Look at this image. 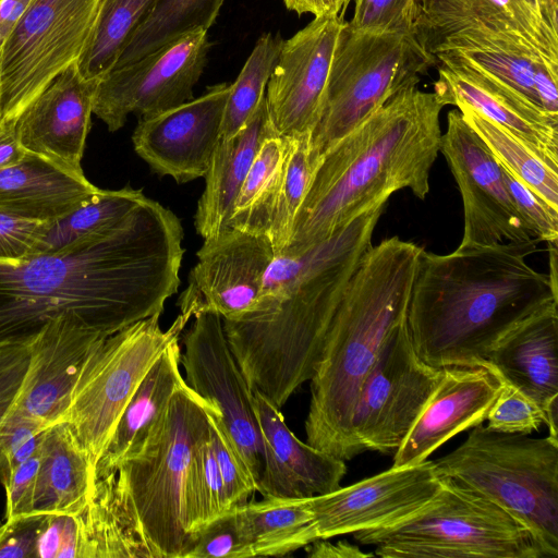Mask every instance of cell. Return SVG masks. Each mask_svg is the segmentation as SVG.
<instances>
[{"label":"cell","mask_w":558,"mask_h":558,"mask_svg":"<svg viewBox=\"0 0 558 558\" xmlns=\"http://www.w3.org/2000/svg\"><path fill=\"white\" fill-rule=\"evenodd\" d=\"M254 403L264 442L262 496L308 498L338 489L347 473L343 460L301 441L281 410L260 391Z\"/></svg>","instance_id":"d4e9b609"},{"label":"cell","mask_w":558,"mask_h":558,"mask_svg":"<svg viewBox=\"0 0 558 558\" xmlns=\"http://www.w3.org/2000/svg\"><path fill=\"white\" fill-rule=\"evenodd\" d=\"M424 508L393 525L353 533L383 558H543L531 533L495 504L446 481Z\"/></svg>","instance_id":"ba28073f"},{"label":"cell","mask_w":558,"mask_h":558,"mask_svg":"<svg viewBox=\"0 0 558 558\" xmlns=\"http://www.w3.org/2000/svg\"><path fill=\"white\" fill-rule=\"evenodd\" d=\"M432 64L412 34L359 32L345 22L333 53L322 113L311 135L314 169L336 142L389 98L417 85Z\"/></svg>","instance_id":"9c48e42d"},{"label":"cell","mask_w":558,"mask_h":558,"mask_svg":"<svg viewBox=\"0 0 558 558\" xmlns=\"http://www.w3.org/2000/svg\"><path fill=\"white\" fill-rule=\"evenodd\" d=\"M537 32L554 47L558 48V33H555L543 17L539 0H520Z\"/></svg>","instance_id":"9f6ffc18"},{"label":"cell","mask_w":558,"mask_h":558,"mask_svg":"<svg viewBox=\"0 0 558 558\" xmlns=\"http://www.w3.org/2000/svg\"><path fill=\"white\" fill-rule=\"evenodd\" d=\"M230 85L211 86L197 98L140 118L132 142L136 154L160 177L182 184L204 178L216 145Z\"/></svg>","instance_id":"ffe728a7"},{"label":"cell","mask_w":558,"mask_h":558,"mask_svg":"<svg viewBox=\"0 0 558 558\" xmlns=\"http://www.w3.org/2000/svg\"><path fill=\"white\" fill-rule=\"evenodd\" d=\"M254 557L239 520L236 507L226 510L204 525L193 537L184 558Z\"/></svg>","instance_id":"60d3db41"},{"label":"cell","mask_w":558,"mask_h":558,"mask_svg":"<svg viewBox=\"0 0 558 558\" xmlns=\"http://www.w3.org/2000/svg\"><path fill=\"white\" fill-rule=\"evenodd\" d=\"M39 464L40 447L33 456L11 470L3 483L7 497L4 520L34 513Z\"/></svg>","instance_id":"c3c4849f"},{"label":"cell","mask_w":558,"mask_h":558,"mask_svg":"<svg viewBox=\"0 0 558 558\" xmlns=\"http://www.w3.org/2000/svg\"><path fill=\"white\" fill-rule=\"evenodd\" d=\"M486 421V427L492 430L529 435L545 423V414L536 402L519 389L502 383Z\"/></svg>","instance_id":"7bdbcfd3"},{"label":"cell","mask_w":558,"mask_h":558,"mask_svg":"<svg viewBox=\"0 0 558 558\" xmlns=\"http://www.w3.org/2000/svg\"><path fill=\"white\" fill-rule=\"evenodd\" d=\"M160 315L137 320L106 337L81 371L63 421L71 426L94 470L136 388L193 317L191 312L181 311L162 330Z\"/></svg>","instance_id":"30bf717a"},{"label":"cell","mask_w":558,"mask_h":558,"mask_svg":"<svg viewBox=\"0 0 558 558\" xmlns=\"http://www.w3.org/2000/svg\"><path fill=\"white\" fill-rule=\"evenodd\" d=\"M106 337L66 315L31 338L0 344V429L62 421L87 357Z\"/></svg>","instance_id":"8fae6325"},{"label":"cell","mask_w":558,"mask_h":558,"mask_svg":"<svg viewBox=\"0 0 558 558\" xmlns=\"http://www.w3.org/2000/svg\"><path fill=\"white\" fill-rule=\"evenodd\" d=\"M99 0H35L0 46L3 124L23 110L65 68L76 62Z\"/></svg>","instance_id":"7c38bea8"},{"label":"cell","mask_w":558,"mask_h":558,"mask_svg":"<svg viewBox=\"0 0 558 558\" xmlns=\"http://www.w3.org/2000/svg\"><path fill=\"white\" fill-rule=\"evenodd\" d=\"M46 428L48 427L35 421H20L0 429V484L8 478L19 448Z\"/></svg>","instance_id":"f907efd6"},{"label":"cell","mask_w":558,"mask_h":558,"mask_svg":"<svg viewBox=\"0 0 558 558\" xmlns=\"http://www.w3.org/2000/svg\"><path fill=\"white\" fill-rule=\"evenodd\" d=\"M26 153L19 143L15 125H3L0 130V169L20 162Z\"/></svg>","instance_id":"11a10c76"},{"label":"cell","mask_w":558,"mask_h":558,"mask_svg":"<svg viewBox=\"0 0 558 558\" xmlns=\"http://www.w3.org/2000/svg\"><path fill=\"white\" fill-rule=\"evenodd\" d=\"M181 353L179 340L174 341L149 368L95 466L96 478L116 472L125 458L140 449L173 393L186 384L180 371Z\"/></svg>","instance_id":"f546056e"},{"label":"cell","mask_w":558,"mask_h":558,"mask_svg":"<svg viewBox=\"0 0 558 558\" xmlns=\"http://www.w3.org/2000/svg\"><path fill=\"white\" fill-rule=\"evenodd\" d=\"M44 515L32 513L5 520L0 525V558H36Z\"/></svg>","instance_id":"681fc988"},{"label":"cell","mask_w":558,"mask_h":558,"mask_svg":"<svg viewBox=\"0 0 558 558\" xmlns=\"http://www.w3.org/2000/svg\"><path fill=\"white\" fill-rule=\"evenodd\" d=\"M311 135L304 133L284 137V156L271 195L267 220V236L276 254L283 251L290 242L296 213L314 172Z\"/></svg>","instance_id":"8d00e7d4"},{"label":"cell","mask_w":558,"mask_h":558,"mask_svg":"<svg viewBox=\"0 0 558 558\" xmlns=\"http://www.w3.org/2000/svg\"><path fill=\"white\" fill-rule=\"evenodd\" d=\"M283 40L280 35L263 34L230 85L221 123V137L239 132L265 96L269 77L278 61Z\"/></svg>","instance_id":"f35d334b"},{"label":"cell","mask_w":558,"mask_h":558,"mask_svg":"<svg viewBox=\"0 0 558 558\" xmlns=\"http://www.w3.org/2000/svg\"><path fill=\"white\" fill-rule=\"evenodd\" d=\"M541 241L422 251L408 328L418 356L436 368L485 367L492 348L522 320L557 302L558 288L526 257Z\"/></svg>","instance_id":"3957f363"},{"label":"cell","mask_w":558,"mask_h":558,"mask_svg":"<svg viewBox=\"0 0 558 558\" xmlns=\"http://www.w3.org/2000/svg\"><path fill=\"white\" fill-rule=\"evenodd\" d=\"M209 46L207 31H194L136 61L111 69L96 84L93 113L116 132L131 113L148 118L193 99Z\"/></svg>","instance_id":"9a60e30c"},{"label":"cell","mask_w":558,"mask_h":558,"mask_svg":"<svg viewBox=\"0 0 558 558\" xmlns=\"http://www.w3.org/2000/svg\"><path fill=\"white\" fill-rule=\"evenodd\" d=\"M501 169L514 206L534 236L547 243L558 242V209L536 195L502 166Z\"/></svg>","instance_id":"f6af8a7d"},{"label":"cell","mask_w":558,"mask_h":558,"mask_svg":"<svg viewBox=\"0 0 558 558\" xmlns=\"http://www.w3.org/2000/svg\"><path fill=\"white\" fill-rule=\"evenodd\" d=\"M344 25L343 13L315 16L283 41L265 90L269 120L277 135L287 137L314 131Z\"/></svg>","instance_id":"e0dca14e"},{"label":"cell","mask_w":558,"mask_h":558,"mask_svg":"<svg viewBox=\"0 0 558 558\" xmlns=\"http://www.w3.org/2000/svg\"><path fill=\"white\" fill-rule=\"evenodd\" d=\"M3 111H2V101H1V80H0V130L3 128Z\"/></svg>","instance_id":"680465c9"},{"label":"cell","mask_w":558,"mask_h":558,"mask_svg":"<svg viewBox=\"0 0 558 558\" xmlns=\"http://www.w3.org/2000/svg\"><path fill=\"white\" fill-rule=\"evenodd\" d=\"M182 240L180 219L146 197L90 244L0 262V344L31 338L66 315L110 336L161 314L180 286Z\"/></svg>","instance_id":"6da1fadb"},{"label":"cell","mask_w":558,"mask_h":558,"mask_svg":"<svg viewBox=\"0 0 558 558\" xmlns=\"http://www.w3.org/2000/svg\"><path fill=\"white\" fill-rule=\"evenodd\" d=\"M433 463L441 481L495 504L520 522L543 558L558 556V438L500 433L480 424Z\"/></svg>","instance_id":"8992f818"},{"label":"cell","mask_w":558,"mask_h":558,"mask_svg":"<svg viewBox=\"0 0 558 558\" xmlns=\"http://www.w3.org/2000/svg\"><path fill=\"white\" fill-rule=\"evenodd\" d=\"M276 134L265 96L244 126L219 138L205 174V189L194 217L196 232L214 239L230 229L234 201L265 138Z\"/></svg>","instance_id":"4316f807"},{"label":"cell","mask_w":558,"mask_h":558,"mask_svg":"<svg viewBox=\"0 0 558 558\" xmlns=\"http://www.w3.org/2000/svg\"><path fill=\"white\" fill-rule=\"evenodd\" d=\"M463 120L490 149L497 161L520 182L558 209V162L466 107L458 108Z\"/></svg>","instance_id":"e575fe53"},{"label":"cell","mask_w":558,"mask_h":558,"mask_svg":"<svg viewBox=\"0 0 558 558\" xmlns=\"http://www.w3.org/2000/svg\"><path fill=\"white\" fill-rule=\"evenodd\" d=\"M182 509L186 530L192 541L204 525L229 509L209 432L195 446L187 464L182 493Z\"/></svg>","instance_id":"ab89813d"},{"label":"cell","mask_w":558,"mask_h":558,"mask_svg":"<svg viewBox=\"0 0 558 558\" xmlns=\"http://www.w3.org/2000/svg\"><path fill=\"white\" fill-rule=\"evenodd\" d=\"M558 303L535 312L492 348L486 368L536 402L549 430L558 417Z\"/></svg>","instance_id":"484cf974"},{"label":"cell","mask_w":558,"mask_h":558,"mask_svg":"<svg viewBox=\"0 0 558 558\" xmlns=\"http://www.w3.org/2000/svg\"><path fill=\"white\" fill-rule=\"evenodd\" d=\"M75 518L78 558H155L116 472L95 480Z\"/></svg>","instance_id":"f1b7e54d"},{"label":"cell","mask_w":558,"mask_h":558,"mask_svg":"<svg viewBox=\"0 0 558 558\" xmlns=\"http://www.w3.org/2000/svg\"><path fill=\"white\" fill-rule=\"evenodd\" d=\"M416 0H355L348 26L367 33L413 34Z\"/></svg>","instance_id":"ee69618b"},{"label":"cell","mask_w":558,"mask_h":558,"mask_svg":"<svg viewBox=\"0 0 558 558\" xmlns=\"http://www.w3.org/2000/svg\"><path fill=\"white\" fill-rule=\"evenodd\" d=\"M216 414L218 413H209V439L223 484L227 505L231 509L246 504L256 492V486Z\"/></svg>","instance_id":"b9f144b4"},{"label":"cell","mask_w":558,"mask_h":558,"mask_svg":"<svg viewBox=\"0 0 558 558\" xmlns=\"http://www.w3.org/2000/svg\"><path fill=\"white\" fill-rule=\"evenodd\" d=\"M444 107L434 92L409 86L336 142L319 158L280 253H302L327 240L399 190L424 199L440 151Z\"/></svg>","instance_id":"277c9868"},{"label":"cell","mask_w":558,"mask_h":558,"mask_svg":"<svg viewBox=\"0 0 558 558\" xmlns=\"http://www.w3.org/2000/svg\"><path fill=\"white\" fill-rule=\"evenodd\" d=\"M142 189L99 190L68 215L50 221L37 254L74 251L116 230L146 198Z\"/></svg>","instance_id":"d6a6232c"},{"label":"cell","mask_w":558,"mask_h":558,"mask_svg":"<svg viewBox=\"0 0 558 558\" xmlns=\"http://www.w3.org/2000/svg\"><path fill=\"white\" fill-rule=\"evenodd\" d=\"M440 380L408 435L392 466L421 463L457 434L483 424L502 381L485 367H444Z\"/></svg>","instance_id":"cb8c5ba5"},{"label":"cell","mask_w":558,"mask_h":558,"mask_svg":"<svg viewBox=\"0 0 558 558\" xmlns=\"http://www.w3.org/2000/svg\"><path fill=\"white\" fill-rule=\"evenodd\" d=\"M210 412L219 415L185 384L140 449L117 468L119 485L155 558H184L192 546L182 509L183 484L195 446L208 435Z\"/></svg>","instance_id":"52a82bcc"},{"label":"cell","mask_w":558,"mask_h":558,"mask_svg":"<svg viewBox=\"0 0 558 558\" xmlns=\"http://www.w3.org/2000/svg\"><path fill=\"white\" fill-rule=\"evenodd\" d=\"M253 556H284L318 539L308 498L264 496L236 507Z\"/></svg>","instance_id":"1f68e13d"},{"label":"cell","mask_w":558,"mask_h":558,"mask_svg":"<svg viewBox=\"0 0 558 558\" xmlns=\"http://www.w3.org/2000/svg\"><path fill=\"white\" fill-rule=\"evenodd\" d=\"M386 203L298 254H275L255 310L222 319L230 349L252 390L281 409L314 374L351 277L373 245Z\"/></svg>","instance_id":"7a4b0ae2"},{"label":"cell","mask_w":558,"mask_h":558,"mask_svg":"<svg viewBox=\"0 0 558 558\" xmlns=\"http://www.w3.org/2000/svg\"><path fill=\"white\" fill-rule=\"evenodd\" d=\"M434 93L445 106L466 107L558 162V117L462 61L438 57Z\"/></svg>","instance_id":"603a6c76"},{"label":"cell","mask_w":558,"mask_h":558,"mask_svg":"<svg viewBox=\"0 0 558 558\" xmlns=\"http://www.w3.org/2000/svg\"><path fill=\"white\" fill-rule=\"evenodd\" d=\"M284 150L283 136L264 140L234 201L230 228L267 236L268 208Z\"/></svg>","instance_id":"74e56055"},{"label":"cell","mask_w":558,"mask_h":558,"mask_svg":"<svg viewBox=\"0 0 558 558\" xmlns=\"http://www.w3.org/2000/svg\"><path fill=\"white\" fill-rule=\"evenodd\" d=\"M95 470L66 421L45 429L34 513L77 514L85 506Z\"/></svg>","instance_id":"4dcf8cb0"},{"label":"cell","mask_w":558,"mask_h":558,"mask_svg":"<svg viewBox=\"0 0 558 558\" xmlns=\"http://www.w3.org/2000/svg\"><path fill=\"white\" fill-rule=\"evenodd\" d=\"M275 254L268 236L234 228L204 240L189 286L180 296L181 311L191 312L193 317L201 312H214L227 320L253 312L264 274Z\"/></svg>","instance_id":"d6986e66"},{"label":"cell","mask_w":558,"mask_h":558,"mask_svg":"<svg viewBox=\"0 0 558 558\" xmlns=\"http://www.w3.org/2000/svg\"><path fill=\"white\" fill-rule=\"evenodd\" d=\"M539 4L544 20L558 33V0H539Z\"/></svg>","instance_id":"6f0895ef"},{"label":"cell","mask_w":558,"mask_h":558,"mask_svg":"<svg viewBox=\"0 0 558 558\" xmlns=\"http://www.w3.org/2000/svg\"><path fill=\"white\" fill-rule=\"evenodd\" d=\"M286 7L298 14L311 13L314 16L341 14L352 0H283Z\"/></svg>","instance_id":"f5cc1de1"},{"label":"cell","mask_w":558,"mask_h":558,"mask_svg":"<svg viewBox=\"0 0 558 558\" xmlns=\"http://www.w3.org/2000/svg\"><path fill=\"white\" fill-rule=\"evenodd\" d=\"M427 56L433 64L438 57L470 64L558 117V63L524 37L465 28L441 38Z\"/></svg>","instance_id":"7402d4cb"},{"label":"cell","mask_w":558,"mask_h":558,"mask_svg":"<svg viewBox=\"0 0 558 558\" xmlns=\"http://www.w3.org/2000/svg\"><path fill=\"white\" fill-rule=\"evenodd\" d=\"M49 223L0 210V262H16L36 255Z\"/></svg>","instance_id":"bcb514c9"},{"label":"cell","mask_w":558,"mask_h":558,"mask_svg":"<svg viewBox=\"0 0 558 558\" xmlns=\"http://www.w3.org/2000/svg\"><path fill=\"white\" fill-rule=\"evenodd\" d=\"M424 248L395 235L372 245L350 279L311 381L306 442L343 461L362 453L352 417L381 348L408 318Z\"/></svg>","instance_id":"5b68a950"},{"label":"cell","mask_w":558,"mask_h":558,"mask_svg":"<svg viewBox=\"0 0 558 558\" xmlns=\"http://www.w3.org/2000/svg\"><path fill=\"white\" fill-rule=\"evenodd\" d=\"M100 189L32 154L0 169V210L52 221L81 206Z\"/></svg>","instance_id":"83f0119b"},{"label":"cell","mask_w":558,"mask_h":558,"mask_svg":"<svg viewBox=\"0 0 558 558\" xmlns=\"http://www.w3.org/2000/svg\"><path fill=\"white\" fill-rule=\"evenodd\" d=\"M440 153L447 160L463 203L464 229L459 247L535 238L514 206L500 163L463 120L459 109L448 112Z\"/></svg>","instance_id":"2e32d148"},{"label":"cell","mask_w":558,"mask_h":558,"mask_svg":"<svg viewBox=\"0 0 558 558\" xmlns=\"http://www.w3.org/2000/svg\"><path fill=\"white\" fill-rule=\"evenodd\" d=\"M181 365L185 383L219 412L218 422L238 450L258 489L264 469V442L254 391L228 343L222 318L201 312L183 337Z\"/></svg>","instance_id":"5bb4252c"},{"label":"cell","mask_w":558,"mask_h":558,"mask_svg":"<svg viewBox=\"0 0 558 558\" xmlns=\"http://www.w3.org/2000/svg\"><path fill=\"white\" fill-rule=\"evenodd\" d=\"M35 0H0V46Z\"/></svg>","instance_id":"db71d44e"},{"label":"cell","mask_w":558,"mask_h":558,"mask_svg":"<svg viewBox=\"0 0 558 558\" xmlns=\"http://www.w3.org/2000/svg\"><path fill=\"white\" fill-rule=\"evenodd\" d=\"M158 0H99L96 14L76 60L82 77L98 83L117 63L135 31Z\"/></svg>","instance_id":"836d02e7"},{"label":"cell","mask_w":558,"mask_h":558,"mask_svg":"<svg viewBox=\"0 0 558 558\" xmlns=\"http://www.w3.org/2000/svg\"><path fill=\"white\" fill-rule=\"evenodd\" d=\"M223 1L158 0L128 41L113 68L136 61L187 33L208 31Z\"/></svg>","instance_id":"d590c367"},{"label":"cell","mask_w":558,"mask_h":558,"mask_svg":"<svg viewBox=\"0 0 558 558\" xmlns=\"http://www.w3.org/2000/svg\"><path fill=\"white\" fill-rule=\"evenodd\" d=\"M441 373L416 353L408 322L400 325L360 388L352 430L361 452L393 454L436 389Z\"/></svg>","instance_id":"4fadbf2b"},{"label":"cell","mask_w":558,"mask_h":558,"mask_svg":"<svg viewBox=\"0 0 558 558\" xmlns=\"http://www.w3.org/2000/svg\"><path fill=\"white\" fill-rule=\"evenodd\" d=\"M305 551L310 558H367L374 557V553H365L348 541L331 543L326 538H319L306 545Z\"/></svg>","instance_id":"816d5d0a"},{"label":"cell","mask_w":558,"mask_h":558,"mask_svg":"<svg viewBox=\"0 0 558 558\" xmlns=\"http://www.w3.org/2000/svg\"><path fill=\"white\" fill-rule=\"evenodd\" d=\"M442 482L425 460L388 470L352 485L310 497L319 538H331L399 523L424 508Z\"/></svg>","instance_id":"ac0fdd59"},{"label":"cell","mask_w":558,"mask_h":558,"mask_svg":"<svg viewBox=\"0 0 558 558\" xmlns=\"http://www.w3.org/2000/svg\"><path fill=\"white\" fill-rule=\"evenodd\" d=\"M36 558H78L75 515L48 513L41 521Z\"/></svg>","instance_id":"7dc6e473"},{"label":"cell","mask_w":558,"mask_h":558,"mask_svg":"<svg viewBox=\"0 0 558 558\" xmlns=\"http://www.w3.org/2000/svg\"><path fill=\"white\" fill-rule=\"evenodd\" d=\"M96 83L70 64L23 110L15 122L19 143L62 170L83 177L81 160L90 129Z\"/></svg>","instance_id":"44dd1931"}]
</instances>
